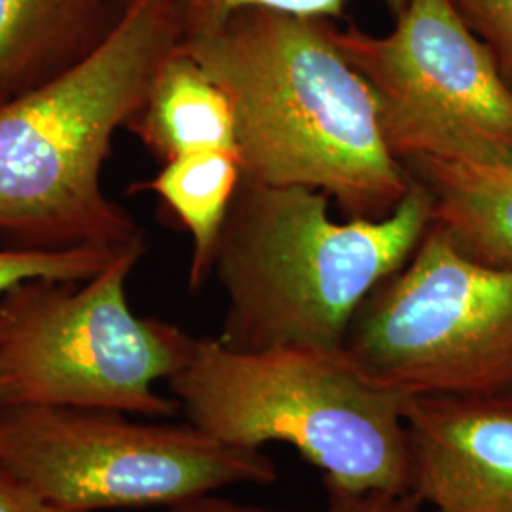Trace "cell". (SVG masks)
Returning <instances> with one entry per match:
<instances>
[{
    "label": "cell",
    "mask_w": 512,
    "mask_h": 512,
    "mask_svg": "<svg viewBox=\"0 0 512 512\" xmlns=\"http://www.w3.org/2000/svg\"><path fill=\"white\" fill-rule=\"evenodd\" d=\"M330 23L245 8L183 48L232 101L243 183L308 186L346 219H384L414 177L385 145L374 93Z\"/></svg>",
    "instance_id": "cell-1"
},
{
    "label": "cell",
    "mask_w": 512,
    "mask_h": 512,
    "mask_svg": "<svg viewBox=\"0 0 512 512\" xmlns=\"http://www.w3.org/2000/svg\"><path fill=\"white\" fill-rule=\"evenodd\" d=\"M183 42L175 0H128L95 52L0 105V245L61 253L147 241L107 196L103 171L114 135Z\"/></svg>",
    "instance_id": "cell-2"
},
{
    "label": "cell",
    "mask_w": 512,
    "mask_h": 512,
    "mask_svg": "<svg viewBox=\"0 0 512 512\" xmlns=\"http://www.w3.org/2000/svg\"><path fill=\"white\" fill-rule=\"evenodd\" d=\"M330 203L308 186L241 181L213 270L226 296L224 346L344 348L366 298L403 268L433 222V196L416 179L384 219L340 222Z\"/></svg>",
    "instance_id": "cell-3"
},
{
    "label": "cell",
    "mask_w": 512,
    "mask_h": 512,
    "mask_svg": "<svg viewBox=\"0 0 512 512\" xmlns=\"http://www.w3.org/2000/svg\"><path fill=\"white\" fill-rule=\"evenodd\" d=\"M167 385L188 423L239 448L293 446L327 492H408V397L372 382L344 348L241 351L194 338Z\"/></svg>",
    "instance_id": "cell-4"
},
{
    "label": "cell",
    "mask_w": 512,
    "mask_h": 512,
    "mask_svg": "<svg viewBox=\"0 0 512 512\" xmlns=\"http://www.w3.org/2000/svg\"><path fill=\"white\" fill-rule=\"evenodd\" d=\"M145 253L147 241L86 281L31 279L0 300V408H97L150 420L181 412L156 384L184 365L196 336L129 308V275Z\"/></svg>",
    "instance_id": "cell-5"
},
{
    "label": "cell",
    "mask_w": 512,
    "mask_h": 512,
    "mask_svg": "<svg viewBox=\"0 0 512 512\" xmlns=\"http://www.w3.org/2000/svg\"><path fill=\"white\" fill-rule=\"evenodd\" d=\"M97 408H0V463L71 511L175 507L232 486H270L264 450L209 437L192 423L131 420Z\"/></svg>",
    "instance_id": "cell-6"
},
{
    "label": "cell",
    "mask_w": 512,
    "mask_h": 512,
    "mask_svg": "<svg viewBox=\"0 0 512 512\" xmlns=\"http://www.w3.org/2000/svg\"><path fill=\"white\" fill-rule=\"evenodd\" d=\"M344 349L404 397L512 393V268L463 255L437 222L366 298Z\"/></svg>",
    "instance_id": "cell-7"
},
{
    "label": "cell",
    "mask_w": 512,
    "mask_h": 512,
    "mask_svg": "<svg viewBox=\"0 0 512 512\" xmlns=\"http://www.w3.org/2000/svg\"><path fill=\"white\" fill-rule=\"evenodd\" d=\"M401 162L512 164V90L452 0H410L387 35L330 23Z\"/></svg>",
    "instance_id": "cell-8"
},
{
    "label": "cell",
    "mask_w": 512,
    "mask_h": 512,
    "mask_svg": "<svg viewBox=\"0 0 512 512\" xmlns=\"http://www.w3.org/2000/svg\"><path fill=\"white\" fill-rule=\"evenodd\" d=\"M408 492L433 512H512V393L408 397Z\"/></svg>",
    "instance_id": "cell-9"
},
{
    "label": "cell",
    "mask_w": 512,
    "mask_h": 512,
    "mask_svg": "<svg viewBox=\"0 0 512 512\" xmlns=\"http://www.w3.org/2000/svg\"><path fill=\"white\" fill-rule=\"evenodd\" d=\"M122 10L118 0H0V105L84 61Z\"/></svg>",
    "instance_id": "cell-10"
},
{
    "label": "cell",
    "mask_w": 512,
    "mask_h": 512,
    "mask_svg": "<svg viewBox=\"0 0 512 512\" xmlns=\"http://www.w3.org/2000/svg\"><path fill=\"white\" fill-rule=\"evenodd\" d=\"M126 129L162 165L211 150L238 154V124L228 93L183 46L165 59Z\"/></svg>",
    "instance_id": "cell-11"
},
{
    "label": "cell",
    "mask_w": 512,
    "mask_h": 512,
    "mask_svg": "<svg viewBox=\"0 0 512 512\" xmlns=\"http://www.w3.org/2000/svg\"><path fill=\"white\" fill-rule=\"evenodd\" d=\"M433 196V222L480 264L512 268V164H404Z\"/></svg>",
    "instance_id": "cell-12"
},
{
    "label": "cell",
    "mask_w": 512,
    "mask_h": 512,
    "mask_svg": "<svg viewBox=\"0 0 512 512\" xmlns=\"http://www.w3.org/2000/svg\"><path fill=\"white\" fill-rule=\"evenodd\" d=\"M239 184L238 154L211 150L171 160L162 165L154 179L133 186L137 192L156 194L190 234L188 287L192 293H200L213 275L220 234Z\"/></svg>",
    "instance_id": "cell-13"
},
{
    "label": "cell",
    "mask_w": 512,
    "mask_h": 512,
    "mask_svg": "<svg viewBox=\"0 0 512 512\" xmlns=\"http://www.w3.org/2000/svg\"><path fill=\"white\" fill-rule=\"evenodd\" d=\"M145 243V241H141ZM137 245V243H135ZM131 247V245H129ZM124 249L82 247L61 253L21 251L0 245V300L31 279H57L80 283L103 272Z\"/></svg>",
    "instance_id": "cell-14"
},
{
    "label": "cell",
    "mask_w": 512,
    "mask_h": 512,
    "mask_svg": "<svg viewBox=\"0 0 512 512\" xmlns=\"http://www.w3.org/2000/svg\"><path fill=\"white\" fill-rule=\"evenodd\" d=\"M410 0H384L385 8L397 18ZM183 25L184 40L213 33L245 8H266L304 18L336 19L344 16L346 0H175Z\"/></svg>",
    "instance_id": "cell-15"
},
{
    "label": "cell",
    "mask_w": 512,
    "mask_h": 512,
    "mask_svg": "<svg viewBox=\"0 0 512 512\" xmlns=\"http://www.w3.org/2000/svg\"><path fill=\"white\" fill-rule=\"evenodd\" d=\"M329 505L323 512H421L423 505L410 492H365L340 494L327 492ZM167 512H289L264 509L255 505H241L217 494L200 495L179 503Z\"/></svg>",
    "instance_id": "cell-16"
},
{
    "label": "cell",
    "mask_w": 512,
    "mask_h": 512,
    "mask_svg": "<svg viewBox=\"0 0 512 512\" xmlns=\"http://www.w3.org/2000/svg\"><path fill=\"white\" fill-rule=\"evenodd\" d=\"M459 16L494 55L512 90V0H452Z\"/></svg>",
    "instance_id": "cell-17"
},
{
    "label": "cell",
    "mask_w": 512,
    "mask_h": 512,
    "mask_svg": "<svg viewBox=\"0 0 512 512\" xmlns=\"http://www.w3.org/2000/svg\"><path fill=\"white\" fill-rule=\"evenodd\" d=\"M0 512H80L59 507L23 484L0 463Z\"/></svg>",
    "instance_id": "cell-18"
},
{
    "label": "cell",
    "mask_w": 512,
    "mask_h": 512,
    "mask_svg": "<svg viewBox=\"0 0 512 512\" xmlns=\"http://www.w3.org/2000/svg\"><path fill=\"white\" fill-rule=\"evenodd\" d=\"M118 2H120L122 6H126V2H128V0H118Z\"/></svg>",
    "instance_id": "cell-19"
}]
</instances>
